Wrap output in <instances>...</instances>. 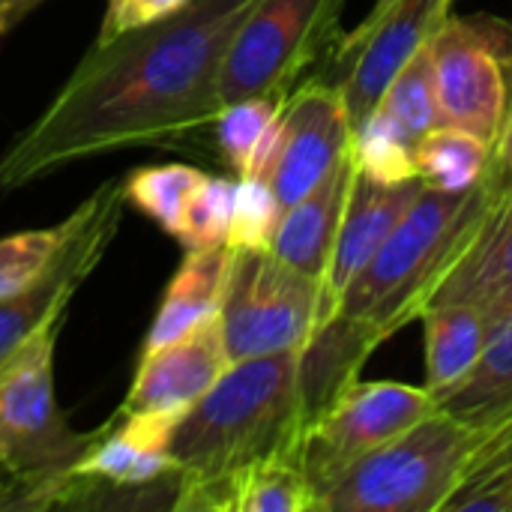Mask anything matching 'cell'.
Segmentation results:
<instances>
[{"label": "cell", "mask_w": 512, "mask_h": 512, "mask_svg": "<svg viewBox=\"0 0 512 512\" xmlns=\"http://www.w3.org/2000/svg\"><path fill=\"white\" fill-rule=\"evenodd\" d=\"M255 0H192L180 12L96 39L45 111L0 156V189L63 165L213 129L228 48Z\"/></svg>", "instance_id": "6da1fadb"}, {"label": "cell", "mask_w": 512, "mask_h": 512, "mask_svg": "<svg viewBox=\"0 0 512 512\" xmlns=\"http://www.w3.org/2000/svg\"><path fill=\"white\" fill-rule=\"evenodd\" d=\"M303 405L297 351L231 363L180 417L168 456L183 480L228 477L258 459L300 450Z\"/></svg>", "instance_id": "7a4b0ae2"}, {"label": "cell", "mask_w": 512, "mask_h": 512, "mask_svg": "<svg viewBox=\"0 0 512 512\" xmlns=\"http://www.w3.org/2000/svg\"><path fill=\"white\" fill-rule=\"evenodd\" d=\"M492 195L489 177L465 192L426 186L375 258L345 288L336 312L378 327L384 339L420 321L435 288L474 237Z\"/></svg>", "instance_id": "3957f363"}, {"label": "cell", "mask_w": 512, "mask_h": 512, "mask_svg": "<svg viewBox=\"0 0 512 512\" xmlns=\"http://www.w3.org/2000/svg\"><path fill=\"white\" fill-rule=\"evenodd\" d=\"M66 318L42 327L0 366V465L21 483L18 510L78 507L75 474L102 429L78 432L54 396V345Z\"/></svg>", "instance_id": "277c9868"}, {"label": "cell", "mask_w": 512, "mask_h": 512, "mask_svg": "<svg viewBox=\"0 0 512 512\" xmlns=\"http://www.w3.org/2000/svg\"><path fill=\"white\" fill-rule=\"evenodd\" d=\"M483 435L438 408L342 471L321 492L318 512H441Z\"/></svg>", "instance_id": "5b68a950"}, {"label": "cell", "mask_w": 512, "mask_h": 512, "mask_svg": "<svg viewBox=\"0 0 512 512\" xmlns=\"http://www.w3.org/2000/svg\"><path fill=\"white\" fill-rule=\"evenodd\" d=\"M327 315L321 279L294 270L270 249H231L219 309L231 363L300 351Z\"/></svg>", "instance_id": "8992f818"}, {"label": "cell", "mask_w": 512, "mask_h": 512, "mask_svg": "<svg viewBox=\"0 0 512 512\" xmlns=\"http://www.w3.org/2000/svg\"><path fill=\"white\" fill-rule=\"evenodd\" d=\"M342 6L345 0H255L225 57L222 105L261 93L288 96L342 39Z\"/></svg>", "instance_id": "52a82bcc"}, {"label": "cell", "mask_w": 512, "mask_h": 512, "mask_svg": "<svg viewBox=\"0 0 512 512\" xmlns=\"http://www.w3.org/2000/svg\"><path fill=\"white\" fill-rule=\"evenodd\" d=\"M438 405L426 387H411L399 381H354L306 432L300 444L306 477L321 492L354 462L399 438Z\"/></svg>", "instance_id": "ba28073f"}, {"label": "cell", "mask_w": 512, "mask_h": 512, "mask_svg": "<svg viewBox=\"0 0 512 512\" xmlns=\"http://www.w3.org/2000/svg\"><path fill=\"white\" fill-rule=\"evenodd\" d=\"M123 183H102L78 210L81 219L54 261L21 291L0 297V366L42 327L69 315L72 294L105 258L123 216Z\"/></svg>", "instance_id": "9c48e42d"}, {"label": "cell", "mask_w": 512, "mask_h": 512, "mask_svg": "<svg viewBox=\"0 0 512 512\" xmlns=\"http://www.w3.org/2000/svg\"><path fill=\"white\" fill-rule=\"evenodd\" d=\"M354 123L336 81L297 84L276 120L267 180L282 204L306 198L348 153Z\"/></svg>", "instance_id": "30bf717a"}, {"label": "cell", "mask_w": 512, "mask_h": 512, "mask_svg": "<svg viewBox=\"0 0 512 512\" xmlns=\"http://www.w3.org/2000/svg\"><path fill=\"white\" fill-rule=\"evenodd\" d=\"M429 48L441 123L465 129L495 147L510 102L507 63L480 39L468 15L456 12L441 21Z\"/></svg>", "instance_id": "8fae6325"}, {"label": "cell", "mask_w": 512, "mask_h": 512, "mask_svg": "<svg viewBox=\"0 0 512 512\" xmlns=\"http://www.w3.org/2000/svg\"><path fill=\"white\" fill-rule=\"evenodd\" d=\"M453 12V0H393V6L363 33L339 39V93L357 126L375 111L399 66L417 54Z\"/></svg>", "instance_id": "7c38bea8"}, {"label": "cell", "mask_w": 512, "mask_h": 512, "mask_svg": "<svg viewBox=\"0 0 512 512\" xmlns=\"http://www.w3.org/2000/svg\"><path fill=\"white\" fill-rule=\"evenodd\" d=\"M228 366L231 360L216 315L162 351L141 357L129 396L117 414H144L180 423V417L225 375Z\"/></svg>", "instance_id": "4fadbf2b"}, {"label": "cell", "mask_w": 512, "mask_h": 512, "mask_svg": "<svg viewBox=\"0 0 512 512\" xmlns=\"http://www.w3.org/2000/svg\"><path fill=\"white\" fill-rule=\"evenodd\" d=\"M423 189H426L423 180L381 183L354 168L351 192L342 210L336 246H333L330 267L324 276V300H327L330 315L336 312L345 288L375 258V252L384 246L390 231L399 225V219L408 213V207L417 201Z\"/></svg>", "instance_id": "5bb4252c"}, {"label": "cell", "mask_w": 512, "mask_h": 512, "mask_svg": "<svg viewBox=\"0 0 512 512\" xmlns=\"http://www.w3.org/2000/svg\"><path fill=\"white\" fill-rule=\"evenodd\" d=\"M432 303H471L489 318L512 312V192H495L459 261L435 288Z\"/></svg>", "instance_id": "9a60e30c"}, {"label": "cell", "mask_w": 512, "mask_h": 512, "mask_svg": "<svg viewBox=\"0 0 512 512\" xmlns=\"http://www.w3.org/2000/svg\"><path fill=\"white\" fill-rule=\"evenodd\" d=\"M384 333L360 318L333 312L297 351V384L306 429L360 378L363 363L384 345Z\"/></svg>", "instance_id": "2e32d148"}, {"label": "cell", "mask_w": 512, "mask_h": 512, "mask_svg": "<svg viewBox=\"0 0 512 512\" xmlns=\"http://www.w3.org/2000/svg\"><path fill=\"white\" fill-rule=\"evenodd\" d=\"M351 180H354V159L348 153L306 198L282 210L279 228L270 243V252L276 258H282L285 264H291L294 270L312 279H321V285L330 267Z\"/></svg>", "instance_id": "e0dca14e"}, {"label": "cell", "mask_w": 512, "mask_h": 512, "mask_svg": "<svg viewBox=\"0 0 512 512\" xmlns=\"http://www.w3.org/2000/svg\"><path fill=\"white\" fill-rule=\"evenodd\" d=\"M231 267V249H186L177 273L171 276L153 324L144 336L141 357L162 351L165 345L183 339L204 321L216 318L225 297Z\"/></svg>", "instance_id": "ac0fdd59"}, {"label": "cell", "mask_w": 512, "mask_h": 512, "mask_svg": "<svg viewBox=\"0 0 512 512\" xmlns=\"http://www.w3.org/2000/svg\"><path fill=\"white\" fill-rule=\"evenodd\" d=\"M420 321L426 330V390L438 399L474 372L492 318L471 303H432L420 312Z\"/></svg>", "instance_id": "d6986e66"}, {"label": "cell", "mask_w": 512, "mask_h": 512, "mask_svg": "<svg viewBox=\"0 0 512 512\" xmlns=\"http://www.w3.org/2000/svg\"><path fill=\"white\" fill-rule=\"evenodd\" d=\"M435 405L477 429H492L512 414V312L492 318V330L474 372Z\"/></svg>", "instance_id": "ffe728a7"}, {"label": "cell", "mask_w": 512, "mask_h": 512, "mask_svg": "<svg viewBox=\"0 0 512 512\" xmlns=\"http://www.w3.org/2000/svg\"><path fill=\"white\" fill-rule=\"evenodd\" d=\"M441 512H512V414L486 429Z\"/></svg>", "instance_id": "44dd1931"}, {"label": "cell", "mask_w": 512, "mask_h": 512, "mask_svg": "<svg viewBox=\"0 0 512 512\" xmlns=\"http://www.w3.org/2000/svg\"><path fill=\"white\" fill-rule=\"evenodd\" d=\"M492 171V144L456 129L435 126L417 141V177L429 189L465 192L480 186Z\"/></svg>", "instance_id": "7402d4cb"}, {"label": "cell", "mask_w": 512, "mask_h": 512, "mask_svg": "<svg viewBox=\"0 0 512 512\" xmlns=\"http://www.w3.org/2000/svg\"><path fill=\"white\" fill-rule=\"evenodd\" d=\"M375 108H381L414 144L426 132L441 126L435 66H432L429 42L399 66V72L393 75V81L387 84V90L381 93Z\"/></svg>", "instance_id": "603a6c76"}, {"label": "cell", "mask_w": 512, "mask_h": 512, "mask_svg": "<svg viewBox=\"0 0 512 512\" xmlns=\"http://www.w3.org/2000/svg\"><path fill=\"white\" fill-rule=\"evenodd\" d=\"M201 180H204V171L192 165H150V168L132 171L123 180V195L132 207H138L165 234L177 240L183 228L186 204Z\"/></svg>", "instance_id": "cb8c5ba5"}, {"label": "cell", "mask_w": 512, "mask_h": 512, "mask_svg": "<svg viewBox=\"0 0 512 512\" xmlns=\"http://www.w3.org/2000/svg\"><path fill=\"white\" fill-rule=\"evenodd\" d=\"M354 168L381 183H408L417 177V144L381 111L366 114L351 135Z\"/></svg>", "instance_id": "d4e9b609"}, {"label": "cell", "mask_w": 512, "mask_h": 512, "mask_svg": "<svg viewBox=\"0 0 512 512\" xmlns=\"http://www.w3.org/2000/svg\"><path fill=\"white\" fill-rule=\"evenodd\" d=\"M288 96L279 93H261V96H246L237 102L222 105V111L213 120V135L219 144L222 159L237 177H246L252 168V159L267 138L270 126L276 123L282 105Z\"/></svg>", "instance_id": "484cf974"}, {"label": "cell", "mask_w": 512, "mask_h": 512, "mask_svg": "<svg viewBox=\"0 0 512 512\" xmlns=\"http://www.w3.org/2000/svg\"><path fill=\"white\" fill-rule=\"evenodd\" d=\"M81 219V210H75L69 219H63L54 228H36L21 231L0 240V297H9L21 288H27L63 249L69 234L75 231Z\"/></svg>", "instance_id": "4316f807"}, {"label": "cell", "mask_w": 512, "mask_h": 512, "mask_svg": "<svg viewBox=\"0 0 512 512\" xmlns=\"http://www.w3.org/2000/svg\"><path fill=\"white\" fill-rule=\"evenodd\" d=\"M234 192L237 180L231 177H210L195 186L180 228V243L186 249H222L228 246L231 213H234Z\"/></svg>", "instance_id": "83f0119b"}, {"label": "cell", "mask_w": 512, "mask_h": 512, "mask_svg": "<svg viewBox=\"0 0 512 512\" xmlns=\"http://www.w3.org/2000/svg\"><path fill=\"white\" fill-rule=\"evenodd\" d=\"M282 219V204L267 177H237L228 249H270Z\"/></svg>", "instance_id": "f1b7e54d"}, {"label": "cell", "mask_w": 512, "mask_h": 512, "mask_svg": "<svg viewBox=\"0 0 512 512\" xmlns=\"http://www.w3.org/2000/svg\"><path fill=\"white\" fill-rule=\"evenodd\" d=\"M186 3H192V0H108L99 39H111L117 33L162 21L174 12H180Z\"/></svg>", "instance_id": "f546056e"}, {"label": "cell", "mask_w": 512, "mask_h": 512, "mask_svg": "<svg viewBox=\"0 0 512 512\" xmlns=\"http://www.w3.org/2000/svg\"><path fill=\"white\" fill-rule=\"evenodd\" d=\"M489 180H492L495 192H512V81L507 114H504L501 132L495 138V147H492V171H489Z\"/></svg>", "instance_id": "4dcf8cb0"}, {"label": "cell", "mask_w": 512, "mask_h": 512, "mask_svg": "<svg viewBox=\"0 0 512 512\" xmlns=\"http://www.w3.org/2000/svg\"><path fill=\"white\" fill-rule=\"evenodd\" d=\"M39 3H45V0H0V39L12 27H18Z\"/></svg>", "instance_id": "1f68e13d"}, {"label": "cell", "mask_w": 512, "mask_h": 512, "mask_svg": "<svg viewBox=\"0 0 512 512\" xmlns=\"http://www.w3.org/2000/svg\"><path fill=\"white\" fill-rule=\"evenodd\" d=\"M21 483L0 465V510H18Z\"/></svg>", "instance_id": "d6a6232c"}, {"label": "cell", "mask_w": 512, "mask_h": 512, "mask_svg": "<svg viewBox=\"0 0 512 512\" xmlns=\"http://www.w3.org/2000/svg\"><path fill=\"white\" fill-rule=\"evenodd\" d=\"M390 6H393V0H375V6L369 9V15H366V18L360 21V27H357V30H351V33H363V30H369V27H372V24H375V21L384 15Z\"/></svg>", "instance_id": "836d02e7"}]
</instances>
